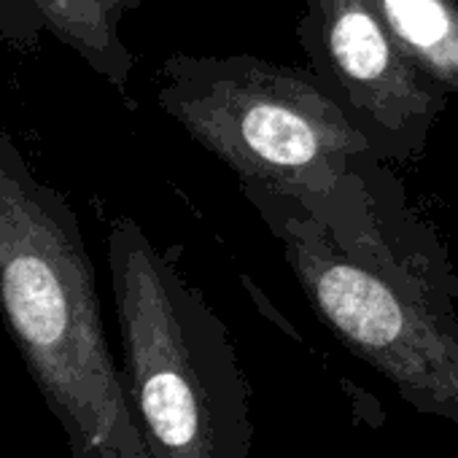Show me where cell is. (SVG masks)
Listing matches in <instances>:
<instances>
[{
    "label": "cell",
    "instance_id": "2",
    "mask_svg": "<svg viewBox=\"0 0 458 458\" xmlns=\"http://www.w3.org/2000/svg\"><path fill=\"white\" fill-rule=\"evenodd\" d=\"M0 316L71 458H151L68 197L0 132Z\"/></svg>",
    "mask_w": 458,
    "mask_h": 458
},
{
    "label": "cell",
    "instance_id": "7",
    "mask_svg": "<svg viewBox=\"0 0 458 458\" xmlns=\"http://www.w3.org/2000/svg\"><path fill=\"white\" fill-rule=\"evenodd\" d=\"M404 52L458 95V0H367Z\"/></svg>",
    "mask_w": 458,
    "mask_h": 458
},
{
    "label": "cell",
    "instance_id": "5",
    "mask_svg": "<svg viewBox=\"0 0 458 458\" xmlns=\"http://www.w3.org/2000/svg\"><path fill=\"white\" fill-rule=\"evenodd\" d=\"M297 36L310 71L377 159L412 162L423 154L450 92L404 52L367 0H305Z\"/></svg>",
    "mask_w": 458,
    "mask_h": 458
},
{
    "label": "cell",
    "instance_id": "4",
    "mask_svg": "<svg viewBox=\"0 0 458 458\" xmlns=\"http://www.w3.org/2000/svg\"><path fill=\"white\" fill-rule=\"evenodd\" d=\"M157 103L241 178L243 191L324 197L361 159L375 157L310 68L254 55H173L159 68Z\"/></svg>",
    "mask_w": 458,
    "mask_h": 458
},
{
    "label": "cell",
    "instance_id": "1",
    "mask_svg": "<svg viewBox=\"0 0 458 458\" xmlns=\"http://www.w3.org/2000/svg\"><path fill=\"white\" fill-rule=\"evenodd\" d=\"M246 197L321 324L415 412L458 426V270L386 162L324 197Z\"/></svg>",
    "mask_w": 458,
    "mask_h": 458
},
{
    "label": "cell",
    "instance_id": "6",
    "mask_svg": "<svg viewBox=\"0 0 458 458\" xmlns=\"http://www.w3.org/2000/svg\"><path fill=\"white\" fill-rule=\"evenodd\" d=\"M140 4L143 0H0V41L36 49L44 36H52L124 95L135 57L122 38V22Z\"/></svg>",
    "mask_w": 458,
    "mask_h": 458
},
{
    "label": "cell",
    "instance_id": "3",
    "mask_svg": "<svg viewBox=\"0 0 458 458\" xmlns=\"http://www.w3.org/2000/svg\"><path fill=\"white\" fill-rule=\"evenodd\" d=\"M127 216L106 257L122 335V372L151 458H249V383L218 313Z\"/></svg>",
    "mask_w": 458,
    "mask_h": 458
}]
</instances>
